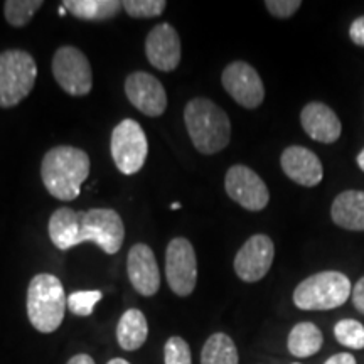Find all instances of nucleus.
<instances>
[{
	"instance_id": "nucleus-8",
	"label": "nucleus",
	"mask_w": 364,
	"mask_h": 364,
	"mask_svg": "<svg viewBox=\"0 0 364 364\" xmlns=\"http://www.w3.org/2000/svg\"><path fill=\"white\" fill-rule=\"evenodd\" d=\"M53 75L59 88L71 97H85L93 88L88 58L75 46H61L53 56Z\"/></svg>"
},
{
	"instance_id": "nucleus-20",
	"label": "nucleus",
	"mask_w": 364,
	"mask_h": 364,
	"mask_svg": "<svg viewBox=\"0 0 364 364\" xmlns=\"http://www.w3.org/2000/svg\"><path fill=\"white\" fill-rule=\"evenodd\" d=\"M147 318L139 309H129L118 321L117 341L124 351H136L139 348H142L147 341Z\"/></svg>"
},
{
	"instance_id": "nucleus-16",
	"label": "nucleus",
	"mask_w": 364,
	"mask_h": 364,
	"mask_svg": "<svg viewBox=\"0 0 364 364\" xmlns=\"http://www.w3.org/2000/svg\"><path fill=\"white\" fill-rule=\"evenodd\" d=\"M280 166L290 181L304 188H316L324 179L321 159L302 145L287 147L280 156Z\"/></svg>"
},
{
	"instance_id": "nucleus-5",
	"label": "nucleus",
	"mask_w": 364,
	"mask_h": 364,
	"mask_svg": "<svg viewBox=\"0 0 364 364\" xmlns=\"http://www.w3.org/2000/svg\"><path fill=\"white\" fill-rule=\"evenodd\" d=\"M38 78L34 58L22 49L0 53V108L17 107L29 97Z\"/></svg>"
},
{
	"instance_id": "nucleus-10",
	"label": "nucleus",
	"mask_w": 364,
	"mask_h": 364,
	"mask_svg": "<svg viewBox=\"0 0 364 364\" xmlns=\"http://www.w3.org/2000/svg\"><path fill=\"white\" fill-rule=\"evenodd\" d=\"M221 83L226 93L247 110H255L265 100V86L260 75L245 61L230 63L223 70Z\"/></svg>"
},
{
	"instance_id": "nucleus-33",
	"label": "nucleus",
	"mask_w": 364,
	"mask_h": 364,
	"mask_svg": "<svg viewBox=\"0 0 364 364\" xmlns=\"http://www.w3.org/2000/svg\"><path fill=\"white\" fill-rule=\"evenodd\" d=\"M68 364H95V359L90 354H76L68 361Z\"/></svg>"
},
{
	"instance_id": "nucleus-31",
	"label": "nucleus",
	"mask_w": 364,
	"mask_h": 364,
	"mask_svg": "<svg viewBox=\"0 0 364 364\" xmlns=\"http://www.w3.org/2000/svg\"><path fill=\"white\" fill-rule=\"evenodd\" d=\"M351 299H353L354 307H356V311L361 312L364 316V277H361V279L356 282V285H354Z\"/></svg>"
},
{
	"instance_id": "nucleus-36",
	"label": "nucleus",
	"mask_w": 364,
	"mask_h": 364,
	"mask_svg": "<svg viewBox=\"0 0 364 364\" xmlns=\"http://www.w3.org/2000/svg\"><path fill=\"white\" fill-rule=\"evenodd\" d=\"M181 208V204L179 203H174V204H172V209H179Z\"/></svg>"
},
{
	"instance_id": "nucleus-14",
	"label": "nucleus",
	"mask_w": 364,
	"mask_h": 364,
	"mask_svg": "<svg viewBox=\"0 0 364 364\" xmlns=\"http://www.w3.org/2000/svg\"><path fill=\"white\" fill-rule=\"evenodd\" d=\"M145 54L156 70L164 73L174 71L182 56L181 38L174 27L167 22L152 27L145 39Z\"/></svg>"
},
{
	"instance_id": "nucleus-12",
	"label": "nucleus",
	"mask_w": 364,
	"mask_h": 364,
	"mask_svg": "<svg viewBox=\"0 0 364 364\" xmlns=\"http://www.w3.org/2000/svg\"><path fill=\"white\" fill-rule=\"evenodd\" d=\"M275 258V245L270 236L253 235L245 241L235 257V273L247 284L260 282L270 272Z\"/></svg>"
},
{
	"instance_id": "nucleus-27",
	"label": "nucleus",
	"mask_w": 364,
	"mask_h": 364,
	"mask_svg": "<svg viewBox=\"0 0 364 364\" xmlns=\"http://www.w3.org/2000/svg\"><path fill=\"white\" fill-rule=\"evenodd\" d=\"M103 294L100 290H81L68 297V309L80 317H88L93 314L95 306L102 300Z\"/></svg>"
},
{
	"instance_id": "nucleus-37",
	"label": "nucleus",
	"mask_w": 364,
	"mask_h": 364,
	"mask_svg": "<svg viewBox=\"0 0 364 364\" xmlns=\"http://www.w3.org/2000/svg\"><path fill=\"white\" fill-rule=\"evenodd\" d=\"M59 14H61V16H63V14H66V9L61 6V9H59Z\"/></svg>"
},
{
	"instance_id": "nucleus-25",
	"label": "nucleus",
	"mask_w": 364,
	"mask_h": 364,
	"mask_svg": "<svg viewBox=\"0 0 364 364\" xmlns=\"http://www.w3.org/2000/svg\"><path fill=\"white\" fill-rule=\"evenodd\" d=\"M334 338L349 349H364V326L354 318H341L334 326Z\"/></svg>"
},
{
	"instance_id": "nucleus-35",
	"label": "nucleus",
	"mask_w": 364,
	"mask_h": 364,
	"mask_svg": "<svg viewBox=\"0 0 364 364\" xmlns=\"http://www.w3.org/2000/svg\"><path fill=\"white\" fill-rule=\"evenodd\" d=\"M107 364H130V363L125 361V359H122V358H115V359H110Z\"/></svg>"
},
{
	"instance_id": "nucleus-24",
	"label": "nucleus",
	"mask_w": 364,
	"mask_h": 364,
	"mask_svg": "<svg viewBox=\"0 0 364 364\" xmlns=\"http://www.w3.org/2000/svg\"><path fill=\"white\" fill-rule=\"evenodd\" d=\"M43 6V0H7L4 4V16L12 27H24Z\"/></svg>"
},
{
	"instance_id": "nucleus-19",
	"label": "nucleus",
	"mask_w": 364,
	"mask_h": 364,
	"mask_svg": "<svg viewBox=\"0 0 364 364\" xmlns=\"http://www.w3.org/2000/svg\"><path fill=\"white\" fill-rule=\"evenodd\" d=\"M81 215L83 211H75L71 208H59L53 213L48 223V231L54 247L63 252L78 247L76 240L80 235Z\"/></svg>"
},
{
	"instance_id": "nucleus-15",
	"label": "nucleus",
	"mask_w": 364,
	"mask_h": 364,
	"mask_svg": "<svg viewBox=\"0 0 364 364\" xmlns=\"http://www.w3.org/2000/svg\"><path fill=\"white\" fill-rule=\"evenodd\" d=\"M127 273L130 284L144 297H152L161 289V272L154 250L145 243H136L127 257Z\"/></svg>"
},
{
	"instance_id": "nucleus-18",
	"label": "nucleus",
	"mask_w": 364,
	"mask_h": 364,
	"mask_svg": "<svg viewBox=\"0 0 364 364\" xmlns=\"http://www.w3.org/2000/svg\"><path fill=\"white\" fill-rule=\"evenodd\" d=\"M331 218L336 226L348 231H364V193L344 191L336 196L331 206Z\"/></svg>"
},
{
	"instance_id": "nucleus-9",
	"label": "nucleus",
	"mask_w": 364,
	"mask_h": 364,
	"mask_svg": "<svg viewBox=\"0 0 364 364\" xmlns=\"http://www.w3.org/2000/svg\"><path fill=\"white\" fill-rule=\"evenodd\" d=\"M166 277L171 290L179 297H188L198 284V258L188 238H174L166 250Z\"/></svg>"
},
{
	"instance_id": "nucleus-30",
	"label": "nucleus",
	"mask_w": 364,
	"mask_h": 364,
	"mask_svg": "<svg viewBox=\"0 0 364 364\" xmlns=\"http://www.w3.org/2000/svg\"><path fill=\"white\" fill-rule=\"evenodd\" d=\"M349 38L359 48H364V16L358 17L349 27Z\"/></svg>"
},
{
	"instance_id": "nucleus-34",
	"label": "nucleus",
	"mask_w": 364,
	"mask_h": 364,
	"mask_svg": "<svg viewBox=\"0 0 364 364\" xmlns=\"http://www.w3.org/2000/svg\"><path fill=\"white\" fill-rule=\"evenodd\" d=\"M358 166H359V169L364 172V149L359 152V156H358Z\"/></svg>"
},
{
	"instance_id": "nucleus-23",
	"label": "nucleus",
	"mask_w": 364,
	"mask_h": 364,
	"mask_svg": "<svg viewBox=\"0 0 364 364\" xmlns=\"http://www.w3.org/2000/svg\"><path fill=\"white\" fill-rule=\"evenodd\" d=\"M201 364H240L236 344L225 332H216L203 346Z\"/></svg>"
},
{
	"instance_id": "nucleus-3",
	"label": "nucleus",
	"mask_w": 364,
	"mask_h": 364,
	"mask_svg": "<svg viewBox=\"0 0 364 364\" xmlns=\"http://www.w3.org/2000/svg\"><path fill=\"white\" fill-rule=\"evenodd\" d=\"M68 307L65 287L51 273L33 277L27 289V317L36 331L51 334L63 324Z\"/></svg>"
},
{
	"instance_id": "nucleus-29",
	"label": "nucleus",
	"mask_w": 364,
	"mask_h": 364,
	"mask_svg": "<svg viewBox=\"0 0 364 364\" xmlns=\"http://www.w3.org/2000/svg\"><path fill=\"white\" fill-rule=\"evenodd\" d=\"M267 11L277 19H289L302 7L300 0H267Z\"/></svg>"
},
{
	"instance_id": "nucleus-11",
	"label": "nucleus",
	"mask_w": 364,
	"mask_h": 364,
	"mask_svg": "<svg viewBox=\"0 0 364 364\" xmlns=\"http://www.w3.org/2000/svg\"><path fill=\"white\" fill-rule=\"evenodd\" d=\"M226 194L248 211H262L270 203V191L265 181L247 166L230 167L225 177Z\"/></svg>"
},
{
	"instance_id": "nucleus-13",
	"label": "nucleus",
	"mask_w": 364,
	"mask_h": 364,
	"mask_svg": "<svg viewBox=\"0 0 364 364\" xmlns=\"http://www.w3.org/2000/svg\"><path fill=\"white\" fill-rule=\"evenodd\" d=\"M125 95L136 110L147 117H161L167 108L166 88L150 73L135 71L127 76Z\"/></svg>"
},
{
	"instance_id": "nucleus-26",
	"label": "nucleus",
	"mask_w": 364,
	"mask_h": 364,
	"mask_svg": "<svg viewBox=\"0 0 364 364\" xmlns=\"http://www.w3.org/2000/svg\"><path fill=\"white\" fill-rule=\"evenodd\" d=\"M166 0H125L124 11L134 19H152L166 11Z\"/></svg>"
},
{
	"instance_id": "nucleus-22",
	"label": "nucleus",
	"mask_w": 364,
	"mask_h": 364,
	"mask_svg": "<svg viewBox=\"0 0 364 364\" xmlns=\"http://www.w3.org/2000/svg\"><path fill=\"white\" fill-rule=\"evenodd\" d=\"M63 7L81 21H110L124 9L120 0H65Z\"/></svg>"
},
{
	"instance_id": "nucleus-28",
	"label": "nucleus",
	"mask_w": 364,
	"mask_h": 364,
	"mask_svg": "<svg viewBox=\"0 0 364 364\" xmlns=\"http://www.w3.org/2000/svg\"><path fill=\"white\" fill-rule=\"evenodd\" d=\"M164 363L166 364H193L191 348L184 339L174 336L164 346Z\"/></svg>"
},
{
	"instance_id": "nucleus-7",
	"label": "nucleus",
	"mask_w": 364,
	"mask_h": 364,
	"mask_svg": "<svg viewBox=\"0 0 364 364\" xmlns=\"http://www.w3.org/2000/svg\"><path fill=\"white\" fill-rule=\"evenodd\" d=\"M110 150L117 169L125 176L136 174L149 154L147 135L139 122L125 118L112 132Z\"/></svg>"
},
{
	"instance_id": "nucleus-1",
	"label": "nucleus",
	"mask_w": 364,
	"mask_h": 364,
	"mask_svg": "<svg viewBox=\"0 0 364 364\" xmlns=\"http://www.w3.org/2000/svg\"><path fill=\"white\" fill-rule=\"evenodd\" d=\"M91 169L90 156L73 145H58L46 152L41 179L48 193L61 201H73L81 193Z\"/></svg>"
},
{
	"instance_id": "nucleus-38",
	"label": "nucleus",
	"mask_w": 364,
	"mask_h": 364,
	"mask_svg": "<svg viewBox=\"0 0 364 364\" xmlns=\"http://www.w3.org/2000/svg\"><path fill=\"white\" fill-rule=\"evenodd\" d=\"M292 364H300V363H292Z\"/></svg>"
},
{
	"instance_id": "nucleus-2",
	"label": "nucleus",
	"mask_w": 364,
	"mask_h": 364,
	"mask_svg": "<svg viewBox=\"0 0 364 364\" xmlns=\"http://www.w3.org/2000/svg\"><path fill=\"white\" fill-rule=\"evenodd\" d=\"M184 122L198 152L215 156L228 147L231 122L228 113L208 98H193L184 108Z\"/></svg>"
},
{
	"instance_id": "nucleus-21",
	"label": "nucleus",
	"mask_w": 364,
	"mask_h": 364,
	"mask_svg": "<svg viewBox=\"0 0 364 364\" xmlns=\"http://www.w3.org/2000/svg\"><path fill=\"white\" fill-rule=\"evenodd\" d=\"M324 344V336L312 322H299L292 327L289 334V351L295 358H311L321 351Z\"/></svg>"
},
{
	"instance_id": "nucleus-4",
	"label": "nucleus",
	"mask_w": 364,
	"mask_h": 364,
	"mask_svg": "<svg viewBox=\"0 0 364 364\" xmlns=\"http://www.w3.org/2000/svg\"><path fill=\"white\" fill-rule=\"evenodd\" d=\"M351 294L348 275L334 270L318 272L295 287L294 304L300 311H332L344 306Z\"/></svg>"
},
{
	"instance_id": "nucleus-32",
	"label": "nucleus",
	"mask_w": 364,
	"mask_h": 364,
	"mask_svg": "<svg viewBox=\"0 0 364 364\" xmlns=\"http://www.w3.org/2000/svg\"><path fill=\"white\" fill-rule=\"evenodd\" d=\"M324 364H358L356 358L349 353H338L331 356Z\"/></svg>"
},
{
	"instance_id": "nucleus-6",
	"label": "nucleus",
	"mask_w": 364,
	"mask_h": 364,
	"mask_svg": "<svg viewBox=\"0 0 364 364\" xmlns=\"http://www.w3.org/2000/svg\"><path fill=\"white\" fill-rule=\"evenodd\" d=\"M124 240L125 225L115 209L93 208L90 211H83L76 245L91 241L105 253L115 255L120 252Z\"/></svg>"
},
{
	"instance_id": "nucleus-17",
	"label": "nucleus",
	"mask_w": 364,
	"mask_h": 364,
	"mask_svg": "<svg viewBox=\"0 0 364 364\" xmlns=\"http://www.w3.org/2000/svg\"><path fill=\"white\" fill-rule=\"evenodd\" d=\"M300 124L312 140L321 144L338 142L343 134L339 117L331 107L322 102H311L300 112Z\"/></svg>"
}]
</instances>
